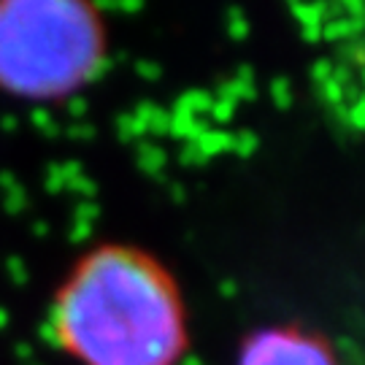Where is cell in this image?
Listing matches in <instances>:
<instances>
[{
  "mask_svg": "<svg viewBox=\"0 0 365 365\" xmlns=\"http://www.w3.org/2000/svg\"><path fill=\"white\" fill-rule=\"evenodd\" d=\"M52 336L76 365H179L190 325L170 274L133 247H101L68 274Z\"/></svg>",
  "mask_w": 365,
  "mask_h": 365,
  "instance_id": "obj_1",
  "label": "cell"
},
{
  "mask_svg": "<svg viewBox=\"0 0 365 365\" xmlns=\"http://www.w3.org/2000/svg\"><path fill=\"white\" fill-rule=\"evenodd\" d=\"M106 30L90 0H0V90L60 101L103 66Z\"/></svg>",
  "mask_w": 365,
  "mask_h": 365,
  "instance_id": "obj_2",
  "label": "cell"
},
{
  "mask_svg": "<svg viewBox=\"0 0 365 365\" xmlns=\"http://www.w3.org/2000/svg\"><path fill=\"white\" fill-rule=\"evenodd\" d=\"M235 365H344L339 349L309 327L268 325L241 341Z\"/></svg>",
  "mask_w": 365,
  "mask_h": 365,
  "instance_id": "obj_3",
  "label": "cell"
}]
</instances>
